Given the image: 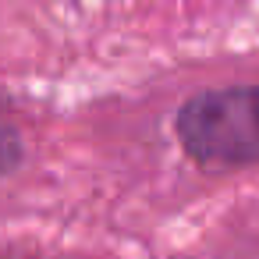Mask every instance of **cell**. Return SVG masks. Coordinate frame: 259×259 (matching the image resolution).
<instances>
[{
    "label": "cell",
    "mask_w": 259,
    "mask_h": 259,
    "mask_svg": "<svg viewBox=\"0 0 259 259\" xmlns=\"http://www.w3.org/2000/svg\"><path fill=\"white\" fill-rule=\"evenodd\" d=\"M178 139L199 163H259V85L192 96L178 114Z\"/></svg>",
    "instance_id": "1"
},
{
    "label": "cell",
    "mask_w": 259,
    "mask_h": 259,
    "mask_svg": "<svg viewBox=\"0 0 259 259\" xmlns=\"http://www.w3.org/2000/svg\"><path fill=\"white\" fill-rule=\"evenodd\" d=\"M18 160H22V139L8 121H0V178L11 174Z\"/></svg>",
    "instance_id": "2"
},
{
    "label": "cell",
    "mask_w": 259,
    "mask_h": 259,
    "mask_svg": "<svg viewBox=\"0 0 259 259\" xmlns=\"http://www.w3.org/2000/svg\"><path fill=\"white\" fill-rule=\"evenodd\" d=\"M0 259H22V255H0Z\"/></svg>",
    "instance_id": "3"
}]
</instances>
